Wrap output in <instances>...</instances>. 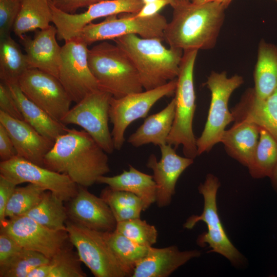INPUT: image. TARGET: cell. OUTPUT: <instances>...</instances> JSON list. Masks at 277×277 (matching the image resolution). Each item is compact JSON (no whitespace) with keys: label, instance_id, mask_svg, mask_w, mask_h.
<instances>
[{"label":"cell","instance_id":"cell-1","mask_svg":"<svg viewBox=\"0 0 277 277\" xmlns=\"http://www.w3.org/2000/svg\"><path fill=\"white\" fill-rule=\"evenodd\" d=\"M106 152L86 131L67 129L46 155L44 167L88 187L110 171Z\"/></svg>","mask_w":277,"mask_h":277},{"label":"cell","instance_id":"cell-2","mask_svg":"<svg viewBox=\"0 0 277 277\" xmlns=\"http://www.w3.org/2000/svg\"><path fill=\"white\" fill-rule=\"evenodd\" d=\"M170 6L172 17L164 32V41L170 48L184 51L214 47L225 17L226 8L223 4L190 2Z\"/></svg>","mask_w":277,"mask_h":277},{"label":"cell","instance_id":"cell-3","mask_svg":"<svg viewBox=\"0 0 277 277\" xmlns=\"http://www.w3.org/2000/svg\"><path fill=\"white\" fill-rule=\"evenodd\" d=\"M113 41L133 63L146 90L177 78L183 50L166 48L161 39L145 38L135 34L124 35Z\"/></svg>","mask_w":277,"mask_h":277},{"label":"cell","instance_id":"cell-4","mask_svg":"<svg viewBox=\"0 0 277 277\" xmlns=\"http://www.w3.org/2000/svg\"><path fill=\"white\" fill-rule=\"evenodd\" d=\"M88 61L100 89L113 97L143 91L133 63L116 45L103 42L94 45L88 50Z\"/></svg>","mask_w":277,"mask_h":277},{"label":"cell","instance_id":"cell-5","mask_svg":"<svg viewBox=\"0 0 277 277\" xmlns=\"http://www.w3.org/2000/svg\"><path fill=\"white\" fill-rule=\"evenodd\" d=\"M197 50L183 51L175 91V115L167 143L175 149L183 147L185 156L194 159L197 155L196 139L193 131L196 109L193 73Z\"/></svg>","mask_w":277,"mask_h":277},{"label":"cell","instance_id":"cell-6","mask_svg":"<svg viewBox=\"0 0 277 277\" xmlns=\"http://www.w3.org/2000/svg\"><path fill=\"white\" fill-rule=\"evenodd\" d=\"M220 182L214 175L209 173L204 182L201 183L198 190L204 199V208L201 214L189 217L183 226L187 229H192L199 222H204L207 231L200 234L197 244L204 247L208 245L211 249L208 252L219 253L227 259L235 267L245 265L246 260L236 248L227 236L219 215L216 196Z\"/></svg>","mask_w":277,"mask_h":277},{"label":"cell","instance_id":"cell-7","mask_svg":"<svg viewBox=\"0 0 277 277\" xmlns=\"http://www.w3.org/2000/svg\"><path fill=\"white\" fill-rule=\"evenodd\" d=\"M244 83L243 77L237 74L228 77L226 71H212L205 85L211 92L208 116L201 136L196 139L197 155L209 152L221 143L226 127L234 118L228 109L232 93Z\"/></svg>","mask_w":277,"mask_h":277},{"label":"cell","instance_id":"cell-8","mask_svg":"<svg viewBox=\"0 0 277 277\" xmlns=\"http://www.w3.org/2000/svg\"><path fill=\"white\" fill-rule=\"evenodd\" d=\"M71 244L82 262L95 277H125L128 275L106 241L103 232L72 221L66 222Z\"/></svg>","mask_w":277,"mask_h":277},{"label":"cell","instance_id":"cell-9","mask_svg":"<svg viewBox=\"0 0 277 277\" xmlns=\"http://www.w3.org/2000/svg\"><path fill=\"white\" fill-rule=\"evenodd\" d=\"M167 23L165 17L160 13L148 17H136L134 13H122L118 17L113 15L100 23L88 24L78 37L88 45L129 34L164 41V32Z\"/></svg>","mask_w":277,"mask_h":277},{"label":"cell","instance_id":"cell-10","mask_svg":"<svg viewBox=\"0 0 277 277\" xmlns=\"http://www.w3.org/2000/svg\"><path fill=\"white\" fill-rule=\"evenodd\" d=\"M176 84L177 78L153 89L121 98H111L109 116L113 125L111 132L115 149L120 150L122 148L128 126L137 119L146 117L152 107L160 99L173 95Z\"/></svg>","mask_w":277,"mask_h":277},{"label":"cell","instance_id":"cell-11","mask_svg":"<svg viewBox=\"0 0 277 277\" xmlns=\"http://www.w3.org/2000/svg\"><path fill=\"white\" fill-rule=\"evenodd\" d=\"M88 46L77 36L65 41L61 48L58 79L76 103L100 90L89 66Z\"/></svg>","mask_w":277,"mask_h":277},{"label":"cell","instance_id":"cell-12","mask_svg":"<svg viewBox=\"0 0 277 277\" xmlns=\"http://www.w3.org/2000/svg\"><path fill=\"white\" fill-rule=\"evenodd\" d=\"M112 97L101 90L92 93L70 109L61 122L81 127L107 153H112L115 148L108 126Z\"/></svg>","mask_w":277,"mask_h":277},{"label":"cell","instance_id":"cell-13","mask_svg":"<svg viewBox=\"0 0 277 277\" xmlns=\"http://www.w3.org/2000/svg\"><path fill=\"white\" fill-rule=\"evenodd\" d=\"M0 174L16 186L25 183L38 185L55 194L64 202L71 201L78 190L79 186L67 175L17 155L1 162Z\"/></svg>","mask_w":277,"mask_h":277},{"label":"cell","instance_id":"cell-14","mask_svg":"<svg viewBox=\"0 0 277 277\" xmlns=\"http://www.w3.org/2000/svg\"><path fill=\"white\" fill-rule=\"evenodd\" d=\"M18 84L24 94L55 120L61 122L72 102L54 76L36 68H29Z\"/></svg>","mask_w":277,"mask_h":277},{"label":"cell","instance_id":"cell-15","mask_svg":"<svg viewBox=\"0 0 277 277\" xmlns=\"http://www.w3.org/2000/svg\"><path fill=\"white\" fill-rule=\"evenodd\" d=\"M49 5L57 38L66 41L77 37L82 29L95 19L122 13H136L144 4L142 0H105L90 5L87 11L78 14L64 12L50 2Z\"/></svg>","mask_w":277,"mask_h":277},{"label":"cell","instance_id":"cell-16","mask_svg":"<svg viewBox=\"0 0 277 277\" xmlns=\"http://www.w3.org/2000/svg\"><path fill=\"white\" fill-rule=\"evenodd\" d=\"M1 227V232L10 235L23 248L39 252L49 259L69 238L67 231L49 229L25 215L8 219Z\"/></svg>","mask_w":277,"mask_h":277},{"label":"cell","instance_id":"cell-17","mask_svg":"<svg viewBox=\"0 0 277 277\" xmlns=\"http://www.w3.org/2000/svg\"><path fill=\"white\" fill-rule=\"evenodd\" d=\"M160 148V160L157 161L155 154H151L146 165L153 171V180L156 185V202L159 207L162 208L170 204L179 178L193 164L194 159L178 155L175 149L168 144Z\"/></svg>","mask_w":277,"mask_h":277},{"label":"cell","instance_id":"cell-18","mask_svg":"<svg viewBox=\"0 0 277 277\" xmlns=\"http://www.w3.org/2000/svg\"><path fill=\"white\" fill-rule=\"evenodd\" d=\"M79 186L78 192L71 200L68 215L75 223L102 232L116 229L117 222L105 200Z\"/></svg>","mask_w":277,"mask_h":277},{"label":"cell","instance_id":"cell-19","mask_svg":"<svg viewBox=\"0 0 277 277\" xmlns=\"http://www.w3.org/2000/svg\"><path fill=\"white\" fill-rule=\"evenodd\" d=\"M0 124L12 139L17 156L44 167V160L54 141L43 136L23 120L13 118L0 111Z\"/></svg>","mask_w":277,"mask_h":277},{"label":"cell","instance_id":"cell-20","mask_svg":"<svg viewBox=\"0 0 277 277\" xmlns=\"http://www.w3.org/2000/svg\"><path fill=\"white\" fill-rule=\"evenodd\" d=\"M36 31L33 38L25 35L19 39L29 68L37 69L58 78L62 47L56 39L57 29L50 25Z\"/></svg>","mask_w":277,"mask_h":277},{"label":"cell","instance_id":"cell-21","mask_svg":"<svg viewBox=\"0 0 277 277\" xmlns=\"http://www.w3.org/2000/svg\"><path fill=\"white\" fill-rule=\"evenodd\" d=\"M201 255L198 250L181 251L175 245L161 248L152 246L147 254L135 265L132 277H167Z\"/></svg>","mask_w":277,"mask_h":277},{"label":"cell","instance_id":"cell-22","mask_svg":"<svg viewBox=\"0 0 277 277\" xmlns=\"http://www.w3.org/2000/svg\"><path fill=\"white\" fill-rule=\"evenodd\" d=\"M231 111L234 120L251 122L266 130L277 141V90L267 97L260 98L253 88H248Z\"/></svg>","mask_w":277,"mask_h":277},{"label":"cell","instance_id":"cell-23","mask_svg":"<svg viewBox=\"0 0 277 277\" xmlns=\"http://www.w3.org/2000/svg\"><path fill=\"white\" fill-rule=\"evenodd\" d=\"M221 139L227 154L247 168L250 165L258 143L260 127L245 120L234 121Z\"/></svg>","mask_w":277,"mask_h":277},{"label":"cell","instance_id":"cell-24","mask_svg":"<svg viewBox=\"0 0 277 277\" xmlns=\"http://www.w3.org/2000/svg\"><path fill=\"white\" fill-rule=\"evenodd\" d=\"M97 183L107 185L111 188L132 193L143 202V211L156 201V185L151 175L140 171L131 165L129 170L120 174L99 177Z\"/></svg>","mask_w":277,"mask_h":277},{"label":"cell","instance_id":"cell-25","mask_svg":"<svg viewBox=\"0 0 277 277\" xmlns=\"http://www.w3.org/2000/svg\"><path fill=\"white\" fill-rule=\"evenodd\" d=\"M5 83L14 98L24 120L39 133L54 142L58 136L67 131L68 128L65 124L52 118L29 100L21 90L18 83Z\"/></svg>","mask_w":277,"mask_h":277},{"label":"cell","instance_id":"cell-26","mask_svg":"<svg viewBox=\"0 0 277 277\" xmlns=\"http://www.w3.org/2000/svg\"><path fill=\"white\" fill-rule=\"evenodd\" d=\"M174 115L173 98L161 111L146 117L144 123L128 137V143L135 147L149 144L160 147L167 144Z\"/></svg>","mask_w":277,"mask_h":277},{"label":"cell","instance_id":"cell-27","mask_svg":"<svg viewBox=\"0 0 277 277\" xmlns=\"http://www.w3.org/2000/svg\"><path fill=\"white\" fill-rule=\"evenodd\" d=\"M255 95L265 98L277 90V47L261 39L253 72Z\"/></svg>","mask_w":277,"mask_h":277},{"label":"cell","instance_id":"cell-28","mask_svg":"<svg viewBox=\"0 0 277 277\" xmlns=\"http://www.w3.org/2000/svg\"><path fill=\"white\" fill-rule=\"evenodd\" d=\"M52 22L48 0H24L12 31L19 38L26 33L48 28Z\"/></svg>","mask_w":277,"mask_h":277},{"label":"cell","instance_id":"cell-29","mask_svg":"<svg viewBox=\"0 0 277 277\" xmlns=\"http://www.w3.org/2000/svg\"><path fill=\"white\" fill-rule=\"evenodd\" d=\"M64 201L49 191H46L40 201L25 215L49 229L66 231L68 212Z\"/></svg>","mask_w":277,"mask_h":277},{"label":"cell","instance_id":"cell-30","mask_svg":"<svg viewBox=\"0 0 277 277\" xmlns=\"http://www.w3.org/2000/svg\"><path fill=\"white\" fill-rule=\"evenodd\" d=\"M77 253L62 247L49 263L33 269L28 277H86Z\"/></svg>","mask_w":277,"mask_h":277},{"label":"cell","instance_id":"cell-31","mask_svg":"<svg viewBox=\"0 0 277 277\" xmlns=\"http://www.w3.org/2000/svg\"><path fill=\"white\" fill-rule=\"evenodd\" d=\"M29 69L25 54L11 35L0 38V78L4 82L18 83Z\"/></svg>","mask_w":277,"mask_h":277},{"label":"cell","instance_id":"cell-32","mask_svg":"<svg viewBox=\"0 0 277 277\" xmlns=\"http://www.w3.org/2000/svg\"><path fill=\"white\" fill-rule=\"evenodd\" d=\"M103 234L128 276H132L135 265L147 254L150 247L141 245L115 230Z\"/></svg>","mask_w":277,"mask_h":277},{"label":"cell","instance_id":"cell-33","mask_svg":"<svg viewBox=\"0 0 277 277\" xmlns=\"http://www.w3.org/2000/svg\"><path fill=\"white\" fill-rule=\"evenodd\" d=\"M277 164V141L266 130L260 128L258 143L250 165L251 176L261 179L270 176Z\"/></svg>","mask_w":277,"mask_h":277},{"label":"cell","instance_id":"cell-34","mask_svg":"<svg viewBox=\"0 0 277 277\" xmlns=\"http://www.w3.org/2000/svg\"><path fill=\"white\" fill-rule=\"evenodd\" d=\"M50 260L39 252L23 248L13 258L0 265V276L27 277L33 269L49 263Z\"/></svg>","mask_w":277,"mask_h":277},{"label":"cell","instance_id":"cell-35","mask_svg":"<svg viewBox=\"0 0 277 277\" xmlns=\"http://www.w3.org/2000/svg\"><path fill=\"white\" fill-rule=\"evenodd\" d=\"M46 191L41 187L30 183L24 187H16L6 208V219L25 215L40 201Z\"/></svg>","mask_w":277,"mask_h":277},{"label":"cell","instance_id":"cell-36","mask_svg":"<svg viewBox=\"0 0 277 277\" xmlns=\"http://www.w3.org/2000/svg\"><path fill=\"white\" fill-rule=\"evenodd\" d=\"M134 242L151 247L156 243L158 235L156 228L145 220L134 219L117 223L115 230Z\"/></svg>","mask_w":277,"mask_h":277},{"label":"cell","instance_id":"cell-37","mask_svg":"<svg viewBox=\"0 0 277 277\" xmlns=\"http://www.w3.org/2000/svg\"><path fill=\"white\" fill-rule=\"evenodd\" d=\"M24 0H0V38L10 35Z\"/></svg>","mask_w":277,"mask_h":277},{"label":"cell","instance_id":"cell-38","mask_svg":"<svg viewBox=\"0 0 277 277\" xmlns=\"http://www.w3.org/2000/svg\"><path fill=\"white\" fill-rule=\"evenodd\" d=\"M101 197L110 208L114 207H141L143 208L141 199L135 194L122 190H114L109 186L101 192Z\"/></svg>","mask_w":277,"mask_h":277},{"label":"cell","instance_id":"cell-39","mask_svg":"<svg viewBox=\"0 0 277 277\" xmlns=\"http://www.w3.org/2000/svg\"><path fill=\"white\" fill-rule=\"evenodd\" d=\"M0 111L13 118L24 120L8 86L3 81L0 83Z\"/></svg>","mask_w":277,"mask_h":277},{"label":"cell","instance_id":"cell-40","mask_svg":"<svg viewBox=\"0 0 277 277\" xmlns=\"http://www.w3.org/2000/svg\"><path fill=\"white\" fill-rule=\"evenodd\" d=\"M23 249L14 239L5 232H1L0 265L13 258Z\"/></svg>","mask_w":277,"mask_h":277},{"label":"cell","instance_id":"cell-41","mask_svg":"<svg viewBox=\"0 0 277 277\" xmlns=\"http://www.w3.org/2000/svg\"><path fill=\"white\" fill-rule=\"evenodd\" d=\"M16 185L0 174V225L7 220L5 211L7 204Z\"/></svg>","mask_w":277,"mask_h":277},{"label":"cell","instance_id":"cell-42","mask_svg":"<svg viewBox=\"0 0 277 277\" xmlns=\"http://www.w3.org/2000/svg\"><path fill=\"white\" fill-rule=\"evenodd\" d=\"M105 0H49L57 8L66 13L73 14L81 8Z\"/></svg>","mask_w":277,"mask_h":277},{"label":"cell","instance_id":"cell-43","mask_svg":"<svg viewBox=\"0 0 277 277\" xmlns=\"http://www.w3.org/2000/svg\"><path fill=\"white\" fill-rule=\"evenodd\" d=\"M17 155L11 138L5 127L0 124V159L6 161Z\"/></svg>","mask_w":277,"mask_h":277},{"label":"cell","instance_id":"cell-44","mask_svg":"<svg viewBox=\"0 0 277 277\" xmlns=\"http://www.w3.org/2000/svg\"><path fill=\"white\" fill-rule=\"evenodd\" d=\"M110 208L117 223L140 218L141 213L143 211L141 207H114Z\"/></svg>","mask_w":277,"mask_h":277},{"label":"cell","instance_id":"cell-45","mask_svg":"<svg viewBox=\"0 0 277 277\" xmlns=\"http://www.w3.org/2000/svg\"><path fill=\"white\" fill-rule=\"evenodd\" d=\"M173 0H156L145 4L141 10L134 15L136 17H148L154 15L164 7L171 5Z\"/></svg>","mask_w":277,"mask_h":277},{"label":"cell","instance_id":"cell-46","mask_svg":"<svg viewBox=\"0 0 277 277\" xmlns=\"http://www.w3.org/2000/svg\"><path fill=\"white\" fill-rule=\"evenodd\" d=\"M232 0H194L193 3L197 4L209 2H217L223 4L226 8L229 6Z\"/></svg>","mask_w":277,"mask_h":277},{"label":"cell","instance_id":"cell-47","mask_svg":"<svg viewBox=\"0 0 277 277\" xmlns=\"http://www.w3.org/2000/svg\"><path fill=\"white\" fill-rule=\"evenodd\" d=\"M269 178L273 189L277 192V164L274 168Z\"/></svg>","mask_w":277,"mask_h":277},{"label":"cell","instance_id":"cell-48","mask_svg":"<svg viewBox=\"0 0 277 277\" xmlns=\"http://www.w3.org/2000/svg\"><path fill=\"white\" fill-rule=\"evenodd\" d=\"M193 1H194V0H173V3H172L171 5H172V4H173V3H178V2H193Z\"/></svg>","mask_w":277,"mask_h":277},{"label":"cell","instance_id":"cell-49","mask_svg":"<svg viewBox=\"0 0 277 277\" xmlns=\"http://www.w3.org/2000/svg\"><path fill=\"white\" fill-rule=\"evenodd\" d=\"M143 4L145 5V4H148V3H149L150 2H153V1H155L156 0H142Z\"/></svg>","mask_w":277,"mask_h":277},{"label":"cell","instance_id":"cell-50","mask_svg":"<svg viewBox=\"0 0 277 277\" xmlns=\"http://www.w3.org/2000/svg\"><path fill=\"white\" fill-rule=\"evenodd\" d=\"M273 1H274L275 2L277 3V0H273Z\"/></svg>","mask_w":277,"mask_h":277},{"label":"cell","instance_id":"cell-51","mask_svg":"<svg viewBox=\"0 0 277 277\" xmlns=\"http://www.w3.org/2000/svg\"><path fill=\"white\" fill-rule=\"evenodd\" d=\"M48 1H49V0H48Z\"/></svg>","mask_w":277,"mask_h":277}]
</instances>
